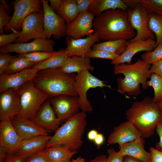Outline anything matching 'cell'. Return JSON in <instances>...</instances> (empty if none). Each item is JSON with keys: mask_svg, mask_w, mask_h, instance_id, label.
<instances>
[{"mask_svg": "<svg viewBox=\"0 0 162 162\" xmlns=\"http://www.w3.org/2000/svg\"><path fill=\"white\" fill-rule=\"evenodd\" d=\"M56 13L64 20L67 26L70 24L80 14L76 0H63Z\"/></svg>", "mask_w": 162, "mask_h": 162, "instance_id": "28", "label": "cell"}, {"mask_svg": "<svg viewBox=\"0 0 162 162\" xmlns=\"http://www.w3.org/2000/svg\"><path fill=\"white\" fill-rule=\"evenodd\" d=\"M12 16H10L8 13V11L4 5L2 3L0 4V33L4 34V28L10 22Z\"/></svg>", "mask_w": 162, "mask_h": 162, "instance_id": "38", "label": "cell"}, {"mask_svg": "<svg viewBox=\"0 0 162 162\" xmlns=\"http://www.w3.org/2000/svg\"><path fill=\"white\" fill-rule=\"evenodd\" d=\"M147 82L148 86L153 88L154 93L153 99L158 103L162 99V77L152 74Z\"/></svg>", "mask_w": 162, "mask_h": 162, "instance_id": "33", "label": "cell"}, {"mask_svg": "<svg viewBox=\"0 0 162 162\" xmlns=\"http://www.w3.org/2000/svg\"><path fill=\"white\" fill-rule=\"evenodd\" d=\"M104 138L103 134L98 133L94 142L95 145L99 148L104 143Z\"/></svg>", "mask_w": 162, "mask_h": 162, "instance_id": "49", "label": "cell"}, {"mask_svg": "<svg viewBox=\"0 0 162 162\" xmlns=\"http://www.w3.org/2000/svg\"><path fill=\"white\" fill-rule=\"evenodd\" d=\"M141 137L139 130L131 122L127 121L114 128L109 136L107 142L110 145L118 144L120 146Z\"/></svg>", "mask_w": 162, "mask_h": 162, "instance_id": "18", "label": "cell"}, {"mask_svg": "<svg viewBox=\"0 0 162 162\" xmlns=\"http://www.w3.org/2000/svg\"><path fill=\"white\" fill-rule=\"evenodd\" d=\"M54 40L43 38L34 39L28 43L11 44L0 48V53L16 52L19 55L36 51L51 52L55 51Z\"/></svg>", "mask_w": 162, "mask_h": 162, "instance_id": "12", "label": "cell"}, {"mask_svg": "<svg viewBox=\"0 0 162 162\" xmlns=\"http://www.w3.org/2000/svg\"><path fill=\"white\" fill-rule=\"evenodd\" d=\"M25 162H51L46 154L44 149L27 158Z\"/></svg>", "mask_w": 162, "mask_h": 162, "instance_id": "41", "label": "cell"}, {"mask_svg": "<svg viewBox=\"0 0 162 162\" xmlns=\"http://www.w3.org/2000/svg\"><path fill=\"white\" fill-rule=\"evenodd\" d=\"M76 75L64 72L60 68L48 69L38 71L33 81L49 97L60 95L78 96L74 86Z\"/></svg>", "mask_w": 162, "mask_h": 162, "instance_id": "4", "label": "cell"}, {"mask_svg": "<svg viewBox=\"0 0 162 162\" xmlns=\"http://www.w3.org/2000/svg\"><path fill=\"white\" fill-rule=\"evenodd\" d=\"M33 121L50 133L55 132L61 123L49 101L43 103Z\"/></svg>", "mask_w": 162, "mask_h": 162, "instance_id": "21", "label": "cell"}, {"mask_svg": "<svg viewBox=\"0 0 162 162\" xmlns=\"http://www.w3.org/2000/svg\"><path fill=\"white\" fill-rule=\"evenodd\" d=\"M52 98L49 102L61 122L79 112L80 107L78 96L60 95Z\"/></svg>", "mask_w": 162, "mask_h": 162, "instance_id": "13", "label": "cell"}, {"mask_svg": "<svg viewBox=\"0 0 162 162\" xmlns=\"http://www.w3.org/2000/svg\"><path fill=\"white\" fill-rule=\"evenodd\" d=\"M98 133L97 131L95 129L90 130L87 134L88 139L90 141H94Z\"/></svg>", "mask_w": 162, "mask_h": 162, "instance_id": "52", "label": "cell"}, {"mask_svg": "<svg viewBox=\"0 0 162 162\" xmlns=\"http://www.w3.org/2000/svg\"><path fill=\"white\" fill-rule=\"evenodd\" d=\"M155 130L159 137V141L155 145V149L162 152V120L157 124Z\"/></svg>", "mask_w": 162, "mask_h": 162, "instance_id": "46", "label": "cell"}, {"mask_svg": "<svg viewBox=\"0 0 162 162\" xmlns=\"http://www.w3.org/2000/svg\"><path fill=\"white\" fill-rule=\"evenodd\" d=\"M145 143L143 138L141 137L119 146L117 152L124 157L128 156L143 162H151L150 153L145 150Z\"/></svg>", "mask_w": 162, "mask_h": 162, "instance_id": "24", "label": "cell"}, {"mask_svg": "<svg viewBox=\"0 0 162 162\" xmlns=\"http://www.w3.org/2000/svg\"><path fill=\"white\" fill-rule=\"evenodd\" d=\"M11 122L22 140L38 136L50 135L48 131L33 120L16 116L11 119Z\"/></svg>", "mask_w": 162, "mask_h": 162, "instance_id": "20", "label": "cell"}, {"mask_svg": "<svg viewBox=\"0 0 162 162\" xmlns=\"http://www.w3.org/2000/svg\"><path fill=\"white\" fill-rule=\"evenodd\" d=\"M151 162H162V152L151 147L149 149Z\"/></svg>", "mask_w": 162, "mask_h": 162, "instance_id": "45", "label": "cell"}, {"mask_svg": "<svg viewBox=\"0 0 162 162\" xmlns=\"http://www.w3.org/2000/svg\"><path fill=\"white\" fill-rule=\"evenodd\" d=\"M128 21L136 34L128 43L150 39H154L153 33L148 26V12L140 3L135 7L128 8L126 10Z\"/></svg>", "mask_w": 162, "mask_h": 162, "instance_id": "8", "label": "cell"}, {"mask_svg": "<svg viewBox=\"0 0 162 162\" xmlns=\"http://www.w3.org/2000/svg\"><path fill=\"white\" fill-rule=\"evenodd\" d=\"M93 29L104 41L124 39L130 40L135 37V30L129 23L126 11L110 10L94 17Z\"/></svg>", "mask_w": 162, "mask_h": 162, "instance_id": "1", "label": "cell"}, {"mask_svg": "<svg viewBox=\"0 0 162 162\" xmlns=\"http://www.w3.org/2000/svg\"><path fill=\"white\" fill-rule=\"evenodd\" d=\"M150 70L152 74L162 77V59L152 64Z\"/></svg>", "mask_w": 162, "mask_h": 162, "instance_id": "44", "label": "cell"}, {"mask_svg": "<svg viewBox=\"0 0 162 162\" xmlns=\"http://www.w3.org/2000/svg\"><path fill=\"white\" fill-rule=\"evenodd\" d=\"M119 56L104 50L91 49L86 57L90 58H100L112 60L116 59Z\"/></svg>", "mask_w": 162, "mask_h": 162, "instance_id": "37", "label": "cell"}, {"mask_svg": "<svg viewBox=\"0 0 162 162\" xmlns=\"http://www.w3.org/2000/svg\"><path fill=\"white\" fill-rule=\"evenodd\" d=\"M140 4L148 13H154L162 16V0H140Z\"/></svg>", "mask_w": 162, "mask_h": 162, "instance_id": "36", "label": "cell"}, {"mask_svg": "<svg viewBox=\"0 0 162 162\" xmlns=\"http://www.w3.org/2000/svg\"><path fill=\"white\" fill-rule=\"evenodd\" d=\"M156 43V40L153 39L128 43L125 50L118 57L111 60V64L114 65L125 63L131 64L132 58L135 54L142 51H152L155 48Z\"/></svg>", "mask_w": 162, "mask_h": 162, "instance_id": "22", "label": "cell"}, {"mask_svg": "<svg viewBox=\"0 0 162 162\" xmlns=\"http://www.w3.org/2000/svg\"><path fill=\"white\" fill-rule=\"evenodd\" d=\"M92 0H76L77 6L80 13L88 11Z\"/></svg>", "mask_w": 162, "mask_h": 162, "instance_id": "43", "label": "cell"}, {"mask_svg": "<svg viewBox=\"0 0 162 162\" xmlns=\"http://www.w3.org/2000/svg\"><path fill=\"white\" fill-rule=\"evenodd\" d=\"M107 162H124V156L119 154L113 148L107 150Z\"/></svg>", "mask_w": 162, "mask_h": 162, "instance_id": "42", "label": "cell"}, {"mask_svg": "<svg viewBox=\"0 0 162 162\" xmlns=\"http://www.w3.org/2000/svg\"><path fill=\"white\" fill-rule=\"evenodd\" d=\"M51 136L40 135L22 140L17 153L26 158L45 149Z\"/></svg>", "mask_w": 162, "mask_h": 162, "instance_id": "23", "label": "cell"}, {"mask_svg": "<svg viewBox=\"0 0 162 162\" xmlns=\"http://www.w3.org/2000/svg\"><path fill=\"white\" fill-rule=\"evenodd\" d=\"M8 154L4 150L0 147V162H5Z\"/></svg>", "mask_w": 162, "mask_h": 162, "instance_id": "53", "label": "cell"}, {"mask_svg": "<svg viewBox=\"0 0 162 162\" xmlns=\"http://www.w3.org/2000/svg\"><path fill=\"white\" fill-rule=\"evenodd\" d=\"M148 26L155 35V48L158 45L162 43V16L154 13H149Z\"/></svg>", "mask_w": 162, "mask_h": 162, "instance_id": "32", "label": "cell"}, {"mask_svg": "<svg viewBox=\"0 0 162 162\" xmlns=\"http://www.w3.org/2000/svg\"><path fill=\"white\" fill-rule=\"evenodd\" d=\"M16 56H12L9 53H0V75L4 74L11 60Z\"/></svg>", "mask_w": 162, "mask_h": 162, "instance_id": "40", "label": "cell"}, {"mask_svg": "<svg viewBox=\"0 0 162 162\" xmlns=\"http://www.w3.org/2000/svg\"><path fill=\"white\" fill-rule=\"evenodd\" d=\"M128 8H133L140 3V0H123Z\"/></svg>", "mask_w": 162, "mask_h": 162, "instance_id": "50", "label": "cell"}, {"mask_svg": "<svg viewBox=\"0 0 162 162\" xmlns=\"http://www.w3.org/2000/svg\"><path fill=\"white\" fill-rule=\"evenodd\" d=\"M94 16L88 11L80 13L76 18L67 26L66 35L74 39L92 35L93 23Z\"/></svg>", "mask_w": 162, "mask_h": 162, "instance_id": "17", "label": "cell"}, {"mask_svg": "<svg viewBox=\"0 0 162 162\" xmlns=\"http://www.w3.org/2000/svg\"><path fill=\"white\" fill-rule=\"evenodd\" d=\"M86 159L81 156H79L75 159H72V162H86Z\"/></svg>", "mask_w": 162, "mask_h": 162, "instance_id": "55", "label": "cell"}, {"mask_svg": "<svg viewBox=\"0 0 162 162\" xmlns=\"http://www.w3.org/2000/svg\"><path fill=\"white\" fill-rule=\"evenodd\" d=\"M107 157L105 155H98L88 162H107Z\"/></svg>", "mask_w": 162, "mask_h": 162, "instance_id": "51", "label": "cell"}, {"mask_svg": "<svg viewBox=\"0 0 162 162\" xmlns=\"http://www.w3.org/2000/svg\"><path fill=\"white\" fill-rule=\"evenodd\" d=\"M22 141L11 120L6 118L0 121V147L8 154L17 153Z\"/></svg>", "mask_w": 162, "mask_h": 162, "instance_id": "14", "label": "cell"}, {"mask_svg": "<svg viewBox=\"0 0 162 162\" xmlns=\"http://www.w3.org/2000/svg\"><path fill=\"white\" fill-rule=\"evenodd\" d=\"M20 32L16 31L8 34L0 35V47L12 44L19 37Z\"/></svg>", "mask_w": 162, "mask_h": 162, "instance_id": "39", "label": "cell"}, {"mask_svg": "<svg viewBox=\"0 0 162 162\" xmlns=\"http://www.w3.org/2000/svg\"><path fill=\"white\" fill-rule=\"evenodd\" d=\"M63 1V0H49L50 3V6L51 9L56 13Z\"/></svg>", "mask_w": 162, "mask_h": 162, "instance_id": "48", "label": "cell"}, {"mask_svg": "<svg viewBox=\"0 0 162 162\" xmlns=\"http://www.w3.org/2000/svg\"><path fill=\"white\" fill-rule=\"evenodd\" d=\"M12 4L14 11L11 20L3 29L7 33L20 30L23 22L28 15L42 10V0H16L13 1Z\"/></svg>", "mask_w": 162, "mask_h": 162, "instance_id": "9", "label": "cell"}, {"mask_svg": "<svg viewBox=\"0 0 162 162\" xmlns=\"http://www.w3.org/2000/svg\"><path fill=\"white\" fill-rule=\"evenodd\" d=\"M141 59L149 64L162 59V43L158 45L153 50L143 53Z\"/></svg>", "mask_w": 162, "mask_h": 162, "instance_id": "35", "label": "cell"}, {"mask_svg": "<svg viewBox=\"0 0 162 162\" xmlns=\"http://www.w3.org/2000/svg\"><path fill=\"white\" fill-rule=\"evenodd\" d=\"M124 162H143L137 159L128 156L124 157Z\"/></svg>", "mask_w": 162, "mask_h": 162, "instance_id": "54", "label": "cell"}, {"mask_svg": "<svg viewBox=\"0 0 162 162\" xmlns=\"http://www.w3.org/2000/svg\"><path fill=\"white\" fill-rule=\"evenodd\" d=\"M151 66L141 59L133 64L114 65V74H122L124 76V78L119 77L117 79V91L124 94L126 93L129 95L136 96L141 93L140 84L143 89H147V79L152 74L150 70Z\"/></svg>", "mask_w": 162, "mask_h": 162, "instance_id": "3", "label": "cell"}, {"mask_svg": "<svg viewBox=\"0 0 162 162\" xmlns=\"http://www.w3.org/2000/svg\"><path fill=\"white\" fill-rule=\"evenodd\" d=\"M125 115L127 121L137 128L143 138L154 134L157 124L162 120V111L153 98L149 97L134 102Z\"/></svg>", "mask_w": 162, "mask_h": 162, "instance_id": "2", "label": "cell"}, {"mask_svg": "<svg viewBox=\"0 0 162 162\" xmlns=\"http://www.w3.org/2000/svg\"><path fill=\"white\" fill-rule=\"evenodd\" d=\"M47 156L51 162H70L77 151H72L62 146L46 148L44 149Z\"/></svg>", "mask_w": 162, "mask_h": 162, "instance_id": "27", "label": "cell"}, {"mask_svg": "<svg viewBox=\"0 0 162 162\" xmlns=\"http://www.w3.org/2000/svg\"><path fill=\"white\" fill-rule=\"evenodd\" d=\"M35 64L26 58L19 55L11 60L4 74L15 73L31 68Z\"/></svg>", "mask_w": 162, "mask_h": 162, "instance_id": "31", "label": "cell"}, {"mask_svg": "<svg viewBox=\"0 0 162 162\" xmlns=\"http://www.w3.org/2000/svg\"><path fill=\"white\" fill-rule=\"evenodd\" d=\"M43 10L28 15L23 22L20 35L14 44L27 42L32 39L45 38L43 24Z\"/></svg>", "mask_w": 162, "mask_h": 162, "instance_id": "10", "label": "cell"}, {"mask_svg": "<svg viewBox=\"0 0 162 162\" xmlns=\"http://www.w3.org/2000/svg\"><path fill=\"white\" fill-rule=\"evenodd\" d=\"M64 50L60 54L49 58L46 60L35 64L32 68L38 71L48 69L61 68L68 57L64 54Z\"/></svg>", "mask_w": 162, "mask_h": 162, "instance_id": "30", "label": "cell"}, {"mask_svg": "<svg viewBox=\"0 0 162 162\" xmlns=\"http://www.w3.org/2000/svg\"><path fill=\"white\" fill-rule=\"evenodd\" d=\"M106 82L94 76L88 70H82L76 74L74 86L78 94L80 107L82 111L90 113L93 111L91 102L87 98L88 90L98 87L111 88L110 86L107 85Z\"/></svg>", "mask_w": 162, "mask_h": 162, "instance_id": "7", "label": "cell"}, {"mask_svg": "<svg viewBox=\"0 0 162 162\" xmlns=\"http://www.w3.org/2000/svg\"><path fill=\"white\" fill-rule=\"evenodd\" d=\"M16 91L20 95L21 105L20 112L17 116L33 120L49 97L48 95L36 86L33 80L25 82Z\"/></svg>", "mask_w": 162, "mask_h": 162, "instance_id": "6", "label": "cell"}, {"mask_svg": "<svg viewBox=\"0 0 162 162\" xmlns=\"http://www.w3.org/2000/svg\"><path fill=\"white\" fill-rule=\"evenodd\" d=\"M44 11L43 24L46 38L53 36L59 40L66 35L67 25L64 20L50 8L48 1L42 0Z\"/></svg>", "mask_w": 162, "mask_h": 162, "instance_id": "11", "label": "cell"}, {"mask_svg": "<svg viewBox=\"0 0 162 162\" xmlns=\"http://www.w3.org/2000/svg\"><path fill=\"white\" fill-rule=\"evenodd\" d=\"M128 8L123 0H92L88 11L95 17L107 10L120 9L126 11Z\"/></svg>", "mask_w": 162, "mask_h": 162, "instance_id": "26", "label": "cell"}, {"mask_svg": "<svg viewBox=\"0 0 162 162\" xmlns=\"http://www.w3.org/2000/svg\"><path fill=\"white\" fill-rule=\"evenodd\" d=\"M128 44V41L120 39L95 43L92 48L93 50H104L120 55L126 49Z\"/></svg>", "mask_w": 162, "mask_h": 162, "instance_id": "29", "label": "cell"}, {"mask_svg": "<svg viewBox=\"0 0 162 162\" xmlns=\"http://www.w3.org/2000/svg\"><path fill=\"white\" fill-rule=\"evenodd\" d=\"M39 71L30 68L12 74H4L0 75V92L15 90L25 82L33 80Z\"/></svg>", "mask_w": 162, "mask_h": 162, "instance_id": "15", "label": "cell"}, {"mask_svg": "<svg viewBox=\"0 0 162 162\" xmlns=\"http://www.w3.org/2000/svg\"><path fill=\"white\" fill-rule=\"evenodd\" d=\"M60 68L63 72L68 74L77 73L85 70L91 71L94 70L90 58L76 56L68 57Z\"/></svg>", "mask_w": 162, "mask_h": 162, "instance_id": "25", "label": "cell"}, {"mask_svg": "<svg viewBox=\"0 0 162 162\" xmlns=\"http://www.w3.org/2000/svg\"><path fill=\"white\" fill-rule=\"evenodd\" d=\"M21 110L20 95L16 91L0 93V120L11 119L18 115Z\"/></svg>", "mask_w": 162, "mask_h": 162, "instance_id": "19", "label": "cell"}, {"mask_svg": "<svg viewBox=\"0 0 162 162\" xmlns=\"http://www.w3.org/2000/svg\"><path fill=\"white\" fill-rule=\"evenodd\" d=\"M63 50L58 51L48 52L43 51H36L25 54H20L35 64L44 61L60 53Z\"/></svg>", "mask_w": 162, "mask_h": 162, "instance_id": "34", "label": "cell"}, {"mask_svg": "<svg viewBox=\"0 0 162 162\" xmlns=\"http://www.w3.org/2000/svg\"><path fill=\"white\" fill-rule=\"evenodd\" d=\"M26 158L17 153L8 154L5 162H25Z\"/></svg>", "mask_w": 162, "mask_h": 162, "instance_id": "47", "label": "cell"}, {"mask_svg": "<svg viewBox=\"0 0 162 162\" xmlns=\"http://www.w3.org/2000/svg\"><path fill=\"white\" fill-rule=\"evenodd\" d=\"M86 113L82 111L67 120L55 132L46 148L62 146L77 151L83 143L82 137L86 126Z\"/></svg>", "mask_w": 162, "mask_h": 162, "instance_id": "5", "label": "cell"}, {"mask_svg": "<svg viewBox=\"0 0 162 162\" xmlns=\"http://www.w3.org/2000/svg\"><path fill=\"white\" fill-rule=\"evenodd\" d=\"M157 104L158 106L162 111V99L157 103Z\"/></svg>", "mask_w": 162, "mask_h": 162, "instance_id": "56", "label": "cell"}, {"mask_svg": "<svg viewBox=\"0 0 162 162\" xmlns=\"http://www.w3.org/2000/svg\"><path fill=\"white\" fill-rule=\"evenodd\" d=\"M100 40L99 34L96 32L84 38L74 39L67 36L65 41L66 47L64 50V54L68 57L75 56L86 57L93 45Z\"/></svg>", "mask_w": 162, "mask_h": 162, "instance_id": "16", "label": "cell"}]
</instances>
